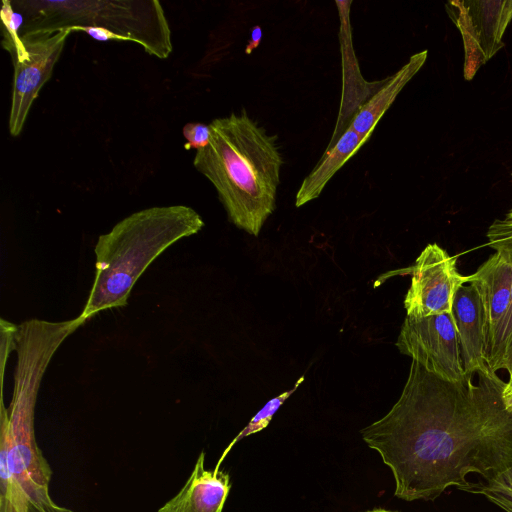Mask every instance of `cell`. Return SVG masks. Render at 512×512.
Returning a JSON list of instances; mask_svg holds the SVG:
<instances>
[{
  "instance_id": "ba28073f",
  "label": "cell",
  "mask_w": 512,
  "mask_h": 512,
  "mask_svg": "<svg viewBox=\"0 0 512 512\" xmlns=\"http://www.w3.org/2000/svg\"><path fill=\"white\" fill-rule=\"evenodd\" d=\"M457 260L438 244H428L411 268V284L404 299L406 317L424 318L450 313L456 292L468 283Z\"/></svg>"
},
{
  "instance_id": "9a60e30c",
  "label": "cell",
  "mask_w": 512,
  "mask_h": 512,
  "mask_svg": "<svg viewBox=\"0 0 512 512\" xmlns=\"http://www.w3.org/2000/svg\"><path fill=\"white\" fill-rule=\"evenodd\" d=\"M304 381V376H301L292 389L281 393L280 395L268 401L264 407L250 420V422L242 429L238 435L230 442L227 448L222 453L215 469H220V464L231 450V448L242 438L255 434L268 426L274 414L278 411L280 406L297 390L299 385Z\"/></svg>"
},
{
  "instance_id": "603a6c76",
  "label": "cell",
  "mask_w": 512,
  "mask_h": 512,
  "mask_svg": "<svg viewBox=\"0 0 512 512\" xmlns=\"http://www.w3.org/2000/svg\"><path fill=\"white\" fill-rule=\"evenodd\" d=\"M366 512H395V511H390V510H385V509H373V510H369Z\"/></svg>"
},
{
  "instance_id": "ac0fdd59",
  "label": "cell",
  "mask_w": 512,
  "mask_h": 512,
  "mask_svg": "<svg viewBox=\"0 0 512 512\" xmlns=\"http://www.w3.org/2000/svg\"><path fill=\"white\" fill-rule=\"evenodd\" d=\"M183 136L186 139L185 149L195 148L196 150L204 148L210 140V127L203 123H187L183 129Z\"/></svg>"
},
{
  "instance_id": "7a4b0ae2",
  "label": "cell",
  "mask_w": 512,
  "mask_h": 512,
  "mask_svg": "<svg viewBox=\"0 0 512 512\" xmlns=\"http://www.w3.org/2000/svg\"><path fill=\"white\" fill-rule=\"evenodd\" d=\"M210 140L193 165L215 187L229 220L258 236L276 208L283 159L276 135H268L245 109L216 118Z\"/></svg>"
},
{
  "instance_id": "4fadbf2b",
  "label": "cell",
  "mask_w": 512,
  "mask_h": 512,
  "mask_svg": "<svg viewBox=\"0 0 512 512\" xmlns=\"http://www.w3.org/2000/svg\"><path fill=\"white\" fill-rule=\"evenodd\" d=\"M366 141V138L348 127L304 178L296 194L295 206L301 207L318 198L330 179Z\"/></svg>"
},
{
  "instance_id": "8992f818",
  "label": "cell",
  "mask_w": 512,
  "mask_h": 512,
  "mask_svg": "<svg viewBox=\"0 0 512 512\" xmlns=\"http://www.w3.org/2000/svg\"><path fill=\"white\" fill-rule=\"evenodd\" d=\"M396 347L442 379L461 382L468 376L452 312L418 319L406 317Z\"/></svg>"
},
{
  "instance_id": "e0dca14e",
  "label": "cell",
  "mask_w": 512,
  "mask_h": 512,
  "mask_svg": "<svg viewBox=\"0 0 512 512\" xmlns=\"http://www.w3.org/2000/svg\"><path fill=\"white\" fill-rule=\"evenodd\" d=\"M1 327V345H0V365H1V396H3L4 389V373L5 366L9 357V354L13 349H15V335L18 329V326L15 324L1 318L0 320Z\"/></svg>"
},
{
  "instance_id": "2e32d148",
  "label": "cell",
  "mask_w": 512,
  "mask_h": 512,
  "mask_svg": "<svg viewBox=\"0 0 512 512\" xmlns=\"http://www.w3.org/2000/svg\"><path fill=\"white\" fill-rule=\"evenodd\" d=\"M462 490L482 494L487 497L489 495L499 496L512 501V468L506 469L493 476L485 483H470Z\"/></svg>"
},
{
  "instance_id": "8fae6325",
  "label": "cell",
  "mask_w": 512,
  "mask_h": 512,
  "mask_svg": "<svg viewBox=\"0 0 512 512\" xmlns=\"http://www.w3.org/2000/svg\"><path fill=\"white\" fill-rule=\"evenodd\" d=\"M202 451L182 489L158 512H222L231 484L222 470H206Z\"/></svg>"
},
{
  "instance_id": "5b68a950",
  "label": "cell",
  "mask_w": 512,
  "mask_h": 512,
  "mask_svg": "<svg viewBox=\"0 0 512 512\" xmlns=\"http://www.w3.org/2000/svg\"><path fill=\"white\" fill-rule=\"evenodd\" d=\"M2 31V45L11 55L14 66L8 127L12 136H18L39 91L50 79L66 39L72 31L63 29L54 33L22 37L17 31Z\"/></svg>"
},
{
  "instance_id": "7c38bea8",
  "label": "cell",
  "mask_w": 512,
  "mask_h": 512,
  "mask_svg": "<svg viewBox=\"0 0 512 512\" xmlns=\"http://www.w3.org/2000/svg\"><path fill=\"white\" fill-rule=\"evenodd\" d=\"M427 50L412 55L394 75L390 76L384 85L356 112L349 127L368 138L376 124L392 105L404 86L422 68L427 59Z\"/></svg>"
},
{
  "instance_id": "ffe728a7",
  "label": "cell",
  "mask_w": 512,
  "mask_h": 512,
  "mask_svg": "<svg viewBox=\"0 0 512 512\" xmlns=\"http://www.w3.org/2000/svg\"><path fill=\"white\" fill-rule=\"evenodd\" d=\"M502 399L506 409L512 410V370L509 372V379L503 387Z\"/></svg>"
},
{
  "instance_id": "6da1fadb",
  "label": "cell",
  "mask_w": 512,
  "mask_h": 512,
  "mask_svg": "<svg viewBox=\"0 0 512 512\" xmlns=\"http://www.w3.org/2000/svg\"><path fill=\"white\" fill-rule=\"evenodd\" d=\"M496 372L450 382L412 360L402 393L390 411L361 429L394 477L395 496L434 500L463 489L467 476L489 480L512 468V410Z\"/></svg>"
},
{
  "instance_id": "44dd1931",
  "label": "cell",
  "mask_w": 512,
  "mask_h": 512,
  "mask_svg": "<svg viewBox=\"0 0 512 512\" xmlns=\"http://www.w3.org/2000/svg\"><path fill=\"white\" fill-rule=\"evenodd\" d=\"M486 498L503 509L505 512H512V501L494 495H489Z\"/></svg>"
},
{
  "instance_id": "52a82bcc",
  "label": "cell",
  "mask_w": 512,
  "mask_h": 512,
  "mask_svg": "<svg viewBox=\"0 0 512 512\" xmlns=\"http://www.w3.org/2000/svg\"><path fill=\"white\" fill-rule=\"evenodd\" d=\"M446 11L462 35L463 72L470 80L504 46L502 37L512 20V0L450 1Z\"/></svg>"
},
{
  "instance_id": "9c48e42d",
  "label": "cell",
  "mask_w": 512,
  "mask_h": 512,
  "mask_svg": "<svg viewBox=\"0 0 512 512\" xmlns=\"http://www.w3.org/2000/svg\"><path fill=\"white\" fill-rule=\"evenodd\" d=\"M481 300L485 360L494 372L501 335L511 303L512 265L508 258L495 252L475 273L468 275Z\"/></svg>"
},
{
  "instance_id": "30bf717a",
  "label": "cell",
  "mask_w": 512,
  "mask_h": 512,
  "mask_svg": "<svg viewBox=\"0 0 512 512\" xmlns=\"http://www.w3.org/2000/svg\"><path fill=\"white\" fill-rule=\"evenodd\" d=\"M451 312L457 329L465 374L493 372L485 360L482 305L473 283L468 282L458 289Z\"/></svg>"
},
{
  "instance_id": "3957f363",
  "label": "cell",
  "mask_w": 512,
  "mask_h": 512,
  "mask_svg": "<svg viewBox=\"0 0 512 512\" xmlns=\"http://www.w3.org/2000/svg\"><path fill=\"white\" fill-rule=\"evenodd\" d=\"M203 226L201 216L185 205L151 207L119 221L95 245V277L80 315L88 321L100 311L125 307L148 266Z\"/></svg>"
},
{
  "instance_id": "7402d4cb",
  "label": "cell",
  "mask_w": 512,
  "mask_h": 512,
  "mask_svg": "<svg viewBox=\"0 0 512 512\" xmlns=\"http://www.w3.org/2000/svg\"><path fill=\"white\" fill-rule=\"evenodd\" d=\"M501 226L512 230V209L505 215L503 219L496 220Z\"/></svg>"
},
{
  "instance_id": "5bb4252c",
  "label": "cell",
  "mask_w": 512,
  "mask_h": 512,
  "mask_svg": "<svg viewBox=\"0 0 512 512\" xmlns=\"http://www.w3.org/2000/svg\"><path fill=\"white\" fill-rule=\"evenodd\" d=\"M488 245L496 252L504 254L512 265V230L507 229L495 220L487 232ZM505 369L512 370V286L511 303L505 319L494 372Z\"/></svg>"
},
{
  "instance_id": "277c9868",
  "label": "cell",
  "mask_w": 512,
  "mask_h": 512,
  "mask_svg": "<svg viewBox=\"0 0 512 512\" xmlns=\"http://www.w3.org/2000/svg\"><path fill=\"white\" fill-rule=\"evenodd\" d=\"M20 37L73 27H100L128 38L157 58L172 52L171 32L156 0L11 1Z\"/></svg>"
},
{
  "instance_id": "d6986e66",
  "label": "cell",
  "mask_w": 512,
  "mask_h": 512,
  "mask_svg": "<svg viewBox=\"0 0 512 512\" xmlns=\"http://www.w3.org/2000/svg\"><path fill=\"white\" fill-rule=\"evenodd\" d=\"M262 29L259 25H255L251 29L250 39L246 45L245 53L251 54L261 43Z\"/></svg>"
},
{
  "instance_id": "cb8c5ba5",
  "label": "cell",
  "mask_w": 512,
  "mask_h": 512,
  "mask_svg": "<svg viewBox=\"0 0 512 512\" xmlns=\"http://www.w3.org/2000/svg\"><path fill=\"white\" fill-rule=\"evenodd\" d=\"M66 512H74V511H71V510L67 509V511H66Z\"/></svg>"
}]
</instances>
